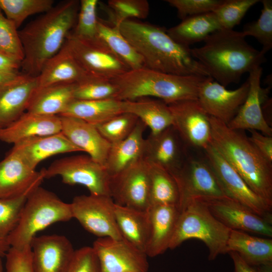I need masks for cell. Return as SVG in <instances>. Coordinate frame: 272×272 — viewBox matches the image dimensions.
I'll use <instances>...</instances> for the list:
<instances>
[{
  "label": "cell",
  "instance_id": "obj_36",
  "mask_svg": "<svg viewBox=\"0 0 272 272\" xmlns=\"http://www.w3.org/2000/svg\"><path fill=\"white\" fill-rule=\"evenodd\" d=\"M148 163L150 207L160 205H173L178 208L179 191L172 175L163 168Z\"/></svg>",
  "mask_w": 272,
  "mask_h": 272
},
{
  "label": "cell",
  "instance_id": "obj_43",
  "mask_svg": "<svg viewBox=\"0 0 272 272\" xmlns=\"http://www.w3.org/2000/svg\"><path fill=\"white\" fill-rule=\"evenodd\" d=\"M117 95V88L111 81L94 77L77 84L74 92L77 100L116 99Z\"/></svg>",
  "mask_w": 272,
  "mask_h": 272
},
{
  "label": "cell",
  "instance_id": "obj_53",
  "mask_svg": "<svg viewBox=\"0 0 272 272\" xmlns=\"http://www.w3.org/2000/svg\"><path fill=\"white\" fill-rule=\"evenodd\" d=\"M254 267L257 272H272V262L261 264Z\"/></svg>",
  "mask_w": 272,
  "mask_h": 272
},
{
  "label": "cell",
  "instance_id": "obj_22",
  "mask_svg": "<svg viewBox=\"0 0 272 272\" xmlns=\"http://www.w3.org/2000/svg\"><path fill=\"white\" fill-rule=\"evenodd\" d=\"M59 116L61 132L82 152L87 153L95 161L104 166L111 144L96 126L76 117Z\"/></svg>",
  "mask_w": 272,
  "mask_h": 272
},
{
  "label": "cell",
  "instance_id": "obj_1",
  "mask_svg": "<svg viewBox=\"0 0 272 272\" xmlns=\"http://www.w3.org/2000/svg\"><path fill=\"white\" fill-rule=\"evenodd\" d=\"M114 26L141 55L146 67L177 75L210 77L192 56L191 48L175 42L164 28L132 19Z\"/></svg>",
  "mask_w": 272,
  "mask_h": 272
},
{
  "label": "cell",
  "instance_id": "obj_50",
  "mask_svg": "<svg viewBox=\"0 0 272 272\" xmlns=\"http://www.w3.org/2000/svg\"><path fill=\"white\" fill-rule=\"evenodd\" d=\"M21 65V61L0 52V72L19 73Z\"/></svg>",
  "mask_w": 272,
  "mask_h": 272
},
{
  "label": "cell",
  "instance_id": "obj_46",
  "mask_svg": "<svg viewBox=\"0 0 272 272\" xmlns=\"http://www.w3.org/2000/svg\"><path fill=\"white\" fill-rule=\"evenodd\" d=\"M171 6L175 8L178 17L184 18L213 12L223 0H166Z\"/></svg>",
  "mask_w": 272,
  "mask_h": 272
},
{
  "label": "cell",
  "instance_id": "obj_6",
  "mask_svg": "<svg viewBox=\"0 0 272 272\" xmlns=\"http://www.w3.org/2000/svg\"><path fill=\"white\" fill-rule=\"evenodd\" d=\"M73 218L71 203L40 186L28 195L20 212L17 224L9 238L11 247L30 246L36 234L51 225Z\"/></svg>",
  "mask_w": 272,
  "mask_h": 272
},
{
  "label": "cell",
  "instance_id": "obj_23",
  "mask_svg": "<svg viewBox=\"0 0 272 272\" xmlns=\"http://www.w3.org/2000/svg\"><path fill=\"white\" fill-rule=\"evenodd\" d=\"M31 169L36 170L42 161L57 154L82 152L61 132L21 140L11 150Z\"/></svg>",
  "mask_w": 272,
  "mask_h": 272
},
{
  "label": "cell",
  "instance_id": "obj_15",
  "mask_svg": "<svg viewBox=\"0 0 272 272\" xmlns=\"http://www.w3.org/2000/svg\"><path fill=\"white\" fill-rule=\"evenodd\" d=\"M101 272H148L146 254L124 239L98 238L93 246Z\"/></svg>",
  "mask_w": 272,
  "mask_h": 272
},
{
  "label": "cell",
  "instance_id": "obj_56",
  "mask_svg": "<svg viewBox=\"0 0 272 272\" xmlns=\"http://www.w3.org/2000/svg\"><path fill=\"white\" fill-rule=\"evenodd\" d=\"M1 129V128H0Z\"/></svg>",
  "mask_w": 272,
  "mask_h": 272
},
{
  "label": "cell",
  "instance_id": "obj_30",
  "mask_svg": "<svg viewBox=\"0 0 272 272\" xmlns=\"http://www.w3.org/2000/svg\"><path fill=\"white\" fill-rule=\"evenodd\" d=\"M114 214L122 238L146 253L150 233L148 211H140L115 203Z\"/></svg>",
  "mask_w": 272,
  "mask_h": 272
},
{
  "label": "cell",
  "instance_id": "obj_10",
  "mask_svg": "<svg viewBox=\"0 0 272 272\" xmlns=\"http://www.w3.org/2000/svg\"><path fill=\"white\" fill-rule=\"evenodd\" d=\"M65 44L83 68L92 76L111 81L130 70L99 37L84 39L70 32Z\"/></svg>",
  "mask_w": 272,
  "mask_h": 272
},
{
  "label": "cell",
  "instance_id": "obj_14",
  "mask_svg": "<svg viewBox=\"0 0 272 272\" xmlns=\"http://www.w3.org/2000/svg\"><path fill=\"white\" fill-rule=\"evenodd\" d=\"M172 126L188 148L203 151L212 143L210 116L197 99L168 104Z\"/></svg>",
  "mask_w": 272,
  "mask_h": 272
},
{
  "label": "cell",
  "instance_id": "obj_24",
  "mask_svg": "<svg viewBox=\"0 0 272 272\" xmlns=\"http://www.w3.org/2000/svg\"><path fill=\"white\" fill-rule=\"evenodd\" d=\"M37 88L36 77L22 73L0 92V128L9 126L27 112Z\"/></svg>",
  "mask_w": 272,
  "mask_h": 272
},
{
  "label": "cell",
  "instance_id": "obj_42",
  "mask_svg": "<svg viewBox=\"0 0 272 272\" xmlns=\"http://www.w3.org/2000/svg\"><path fill=\"white\" fill-rule=\"evenodd\" d=\"M259 0H223L213 12L222 29L232 30L239 24L247 12Z\"/></svg>",
  "mask_w": 272,
  "mask_h": 272
},
{
  "label": "cell",
  "instance_id": "obj_40",
  "mask_svg": "<svg viewBox=\"0 0 272 272\" xmlns=\"http://www.w3.org/2000/svg\"><path fill=\"white\" fill-rule=\"evenodd\" d=\"M139 120L132 114L123 112L95 126L102 137L113 144L126 138L134 129Z\"/></svg>",
  "mask_w": 272,
  "mask_h": 272
},
{
  "label": "cell",
  "instance_id": "obj_21",
  "mask_svg": "<svg viewBox=\"0 0 272 272\" xmlns=\"http://www.w3.org/2000/svg\"><path fill=\"white\" fill-rule=\"evenodd\" d=\"M262 74L261 66L249 73V88L247 98L237 115L227 125L235 130H255L262 134L272 137V128L266 122L262 111V88L260 79Z\"/></svg>",
  "mask_w": 272,
  "mask_h": 272
},
{
  "label": "cell",
  "instance_id": "obj_29",
  "mask_svg": "<svg viewBox=\"0 0 272 272\" xmlns=\"http://www.w3.org/2000/svg\"><path fill=\"white\" fill-rule=\"evenodd\" d=\"M123 112L132 114L150 128L151 133H158L172 126L173 117L168 105L151 97L121 101Z\"/></svg>",
  "mask_w": 272,
  "mask_h": 272
},
{
  "label": "cell",
  "instance_id": "obj_16",
  "mask_svg": "<svg viewBox=\"0 0 272 272\" xmlns=\"http://www.w3.org/2000/svg\"><path fill=\"white\" fill-rule=\"evenodd\" d=\"M200 200L230 230L272 237V221L258 215L246 206L229 197Z\"/></svg>",
  "mask_w": 272,
  "mask_h": 272
},
{
  "label": "cell",
  "instance_id": "obj_19",
  "mask_svg": "<svg viewBox=\"0 0 272 272\" xmlns=\"http://www.w3.org/2000/svg\"><path fill=\"white\" fill-rule=\"evenodd\" d=\"M34 272H67L74 250L64 236H35L30 244Z\"/></svg>",
  "mask_w": 272,
  "mask_h": 272
},
{
  "label": "cell",
  "instance_id": "obj_38",
  "mask_svg": "<svg viewBox=\"0 0 272 272\" xmlns=\"http://www.w3.org/2000/svg\"><path fill=\"white\" fill-rule=\"evenodd\" d=\"M52 0H0V9L18 29L29 16L51 10Z\"/></svg>",
  "mask_w": 272,
  "mask_h": 272
},
{
  "label": "cell",
  "instance_id": "obj_52",
  "mask_svg": "<svg viewBox=\"0 0 272 272\" xmlns=\"http://www.w3.org/2000/svg\"><path fill=\"white\" fill-rule=\"evenodd\" d=\"M22 74L0 72V92L8 85L16 80Z\"/></svg>",
  "mask_w": 272,
  "mask_h": 272
},
{
  "label": "cell",
  "instance_id": "obj_51",
  "mask_svg": "<svg viewBox=\"0 0 272 272\" xmlns=\"http://www.w3.org/2000/svg\"><path fill=\"white\" fill-rule=\"evenodd\" d=\"M228 253L234 264V272H257L253 266L246 263L237 253L229 252Z\"/></svg>",
  "mask_w": 272,
  "mask_h": 272
},
{
  "label": "cell",
  "instance_id": "obj_5",
  "mask_svg": "<svg viewBox=\"0 0 272 272\" xmlns=\"http://www.w3.org/2000/svg\"><path fill=\"white\" fill-rule=\"evenodd\" d=\"M210 78L200 75L167 74L144 67L129 70L111 82L117 88V100L151 97L169 104L197 99L201 87Z\"/></svg>",
  "mask_w": 272,
  "mask_h": 272
},
{
  "label": "cell",
  "instance_id": "obj_44",
  "mask_svg": "<svg viewBox=\"0 0 272 272\" xmlns=\"http://www.w3.org/2000/svg\"><path fill=\"white\" fill-rule=\"evenodd\" d=\"M97 0H81L77 20L73 31L71 33L77 37L92 40L98 37L97 7Z\"/></svg>",
  "mask_w": 272,
  "mask_h": 272
},
{
  "label": "cell",
  "instance_id": "obj_54",
  "mask_svg": "<svg viewBox=\"0 0 272 272\" xmlns=\"http://www.w3.org/2000/svg\"><path fill=\"white\" fill-rule=\"evenodd\" d=\"M2 256L0 255V272H3V267L2 261Z\"/></svg>",
  "mask_w": 272,
  "mask_h": 272
},
{
  "label": "cell",
  "instance_id": "obj_25",
  "mask_svg": "<svg viewBox=\"0 0 272 272\" xmlns=\"http://www.w3.org/2000/svg\"><path fill=\"white\" fill-rule=\"evenodd\" d=\"M93 77L83 68L64 43L60 51L46 62L36 77V90L58 84H78Z\"/></svg>",
  "mask_w": 272,
  "mask_h": 272
},
{
  "label": "cell",
  "instance_id": "obj_37",
  "mask_svg": "<svg viewBox=\"0 0 272 272\" xmlns=\"http://www.w3.org/2000/svg\"><path fill=\"white\" fill-rule=\"evenodd\" d=\"M32 191L17 197L0 199V255L2 257L5 256L11 247L10 236L17 224L25 202Z\"/></svg>",
  "mask_w": 272,
  "mask_h": 272
},
{
  "label": "cell",
  "instance_id": "obj_27",
  "mask_svg": "<svg viewBox=\"0 0 272 272\" xmlns=\"http://www.w3.org/2000/svg\"><path fill=\"white\" fill-rule=\"evenodd\" d=\"M61 123L59 115H45L25 112L9 126L0 129V140L15 144L31 137L60 132Z\"/></svg>",
  "mask_w": 272,
  "mask_h": 272
},
{
  "label": "cell",
  "instance_id": "obj_34",
  "mask_svg": "<svg viewBox=\"0 0 272 272\" xmlns=\"http://www.w3.org/2000/svg\"><path fill=\"white\" fill-rule=\"evenodd\" d=\"M121 113V100L74 99L59 116L76 117L96 125Z\"/></svg>",
  "mask_w": 272,
  "mask_h": 272
},
{
  "label": "cell",
  "instance_id": "obj_2",
  "mask_svg": "<svg viewBox=\"0 0 272 272\" xmlns=\"http://www.w3.org/2000/svg\"><path fill=\"white\" fill-rule=\"evenodd\" d=\"M202 46L190 49L192 56L215 81L226 87L261 66L265 54L250 45L241 32L221 29L210 34Z\"/></svg>",
  "mask_w": 272,
  "mask_h": 272
},
{
  "label": "cell",
  "instance_id": "obj_31",
  "mask_svg": "<svg viewBox=\"0 0 272 272\" xmlns=\"http://www.w3.org/2000/svg\"><path fill=\"white\" fill-rule=\"evenodd\" d=\"M229 252L237 253L246 263L253 267L272 262V239L230 230L226 253Z\"/></svg>",
  "mask_w": 272,
  "mask_h": 272
},
{
  "label": "cell",
  "instance_id": "obj_9",
  "mask_svg": "<svg viewBox=\"0 0 272 272\" xmlns=\"http://www.w3.org/2000/svg\"><path fill=\"white\" fill-rule=\"evenodd\" d=\"M43 170L45 179L59 176L65 184L85 186L90 194L110 196L109 174L104 165L88 155L57 159Z\"/></svg>",
  "mask_w": 272,
  "mask_h": 272
},
{
  "label": "cell",
  "instance_id": "obj_17",
  "mask_svg": "<svg viewBox=\"0 0 272 272\" xmlns=\"http://www.w3.org/2000/svg\"><path fill=\"white\" fill-rule=\"evenodd\" d=\"M249 88L248 79L230 90L210 77L201 87L197 100L210 116L228 125L245 101Z\"/></svg>",
  "mask_w": 272,
  "mask_h": 272
},
{
  "label": "cell",
  "instance_id": "obj_35",
  "mask_svg": "<svg viewBox=\"0 0 272 272\" xmlns=\"http://www.w3.org/2000/svg\"><path fill=\"white\" fill-rule=\"evenodd\" d=\"M97 32L98 37L130 70L145 67L142 57L123 36L117 27L98 18Z\"/></svg>",
  "mask_w": 272,
  "mask_h": 272
},
{
  "label": "cell",
  "instance_id": "obj_49",
  "mask_svg": "<svg viewBox=\"0 0 272 272\" xmlns=\"http://www.w3.org/2000/svg\"><path fill=\"white\" fill-rule=\"evenodd\" d=\"M249 131L251 133L250 137H248L250 141L266 159L272 162V137L265 135L255 130Z\"/></svg>",
  "mask_w": 272,
  "mask_h": 272
},
{
  "label": "cell",
  "instance_id": "obj_45",
  "mask_svg": "<svg viewBox=\"0 0 272 272\" xmlns=\"http://www.w3.org/2000/svg\"><path fill=\"white\" fill-rule=\"evenodd\" d=\"M0 52L22 62L24 54L19 35L14 24L0 9Z\"/></svg>",
  "mask_w": 272,
  "mask_h": 272
},
{
  "label": "cell",
  "instance_id": "obj_33",
  "mask_svg": "<svg viewBox=\"0 0 272 272\" xmlns=\"http://www.w3.org/2000/svg\"><path fill=\"white\" fill-rule=\"evenodd\" d=\"M222 29L213 12L186 17L169 29L168 34L177 43L188 48L204 41L211 33Z\"/></svg>",
  "mask_w": 272,
  "mask_h": 272
},
{
  "label": "cell",
  "instance_id": "obj_8",
  "mask_svg": "<svg viewBox=\"0 0 272 272\" xmlns=\"http://www.w3.org/2000/svg\"><path fill=\"white\" fill-rule=\"evenodd\" d=\"M172 175L178 188L180 212L194 200L228 197L203 154L188 153L180 168Z\"/></svg>",
  "mask_w": 272,
  "mask_h": 272
},
{
  "label": "cell",
  "instance_id": "obj_13",
  "mask_svg": "<svg viewBox=\"0 0 272 272\" xmlns=\"http://www.w3.org/2000/svg\"><path fill=\"white\" fill-rule=\"evenodd\" d=\"M202 153L228 197L272 221V207L249 187L236 170L211 144L202 151Z\"/></svg>",
  "mask_w": 272,
  "mask_h": 272
},
{
  "label": "cell",
  "instance_id": "obj_20",
  "mask_svg": "<svg viewBox=\"0 0 272 272\" xmlns=\"http://www.w3.org/2000/svg\"><path fill=\"white\" fill-rule=\"evenodd\" d=\"M43 169L37 171L27 165L14 152L0 162V199L20 196L40 186Z\"/></svg>",
  "mask_w": 272,
  "mask_h": 272
},
{
  "label": "cell",
  "instance_id": "obj_47",
  "mask_svg": "<svg viewBox=\"0 0 272 272\" xmlns=\"http://www.w3.org/2000/svg\"><path fill=\"white\" fill-rule=\"evenodd\" d=\"M67 272H101L97 256L92 247L75 250Z\"/></svg>",
  "mask_w": 272,
  "mask_h": 272
},
{
  "label": "cell",
  "instance_id": "obj_39",
  "mask_svg": "<svg viewBox=\"0 0 272 272\" xmlns=\"http://www.w3.org/2000/svg\"><path fill=\"white\" fill-rule=\"evenodd\" d=\"M262 8L257 20L245 25L241 31L244 37L252 36L262 45L264 54L272 47V1L262 0Z\"/></svg>",
  "mask_w": 272,
  "mask_h": 272
},
{
  "label": "cell",
  "instance_id": "obj_3",
  "mask_svg": "<svg viewBox=\"0 0 272 272\" xmlns=\"http://www.w3.org/2000/svg\"><path fill=\"white\" fill-rule=\"evenodd\" d=\"M79 8L78 1H62L19 31L24 54L22 74L37 77L60 51L76 25Z\"/></svg>",
  "mask_w": 272,
  "mask_h": 272
},
{
  "label": "cell",
  "instance_id": "obj_4",
  "mask_svg": "<svg viewBox=\"0 0 272 272\" xmlns=\"http://www.w3.org/2000/svg\"><path fill=\"white\" fill-rule=\"evenodd\" d=\"M212 145L249 187L272 207V162L259 152L243 130L230 128L210 116Z\"/></svg>",
  "mask_w": 272,
  "mask_h": 272
},
{
  "label": "cell",
  "instance_id": "obj_11",
  "mask_svg": "<svg viewBox=\"0 0 272 272\" xmlns=\"http://www.w3.org/2000/svg\"><path fill=\"white\" fill-rule=\"evenodd\" d=\"M71 203L73 218L98 238L123 239L118 228L112 198L108 195H78Z\"/></svg>",
  "mask_w": 272,
  "mask_h": 272
},
{
  "label": "cell",
  "instance_id": "obj_18",
  "mask_svg": "<svg viewBox=\"0 0 272 272\" xmlns=\"http://www.w3.org/2000/svg\"><path fill=\"white\" fill-rule=\"evenodd\" d=\"M188 149L175 129L171 126L158 133H150L145 139L143 158L172 175L185 160Z\"/></svg>",
  "mask_w": 272,
  "mask_h": 272
},
{
  "label": "cell",
  "instance_id": "obj_26",
  "mask_svg": "<svg viewBox=\"0 0 272 272\" xmlns=\"http://www.w3.org/2000/svg\"><path fill=\"white\" fill-rule=\"evenodd\" d=\"M150 233L146 250L153 257L164 253L169 248L180 212L177 206H152L148 210Z\"/></svg>",
  "mask_w": 272,
  "mask_h": 272
},
{
  "label": "cell",
  "instance_id": "obj_55",
  "mask_svg": "<svg viewBox=\"0 0 272 272\" xmlns=\"http://www.w3.org/2000/svg\"></svg>",
  "mask_w": 272,
  "mask_h": 272
},
{
  "label": "cell",
  "instance_id": "obj_48",
  "mask_svg": "<svg viewBox=\"0 0 272 272\" xmlns=\"http://www.w3.org/2000/svg\"><path fill=\"white\" fill-rule=\"evenodd\" d=\"M5 256L6 272H34L30 246L21 249L11 247Z\"/></svg>",
  "mask_w": 272,
  "mask_h": 272
},
{
  "label": "cell",
  "instance_id": "obj_7",
  "mask_svg": "<svg viewBox=\"0 0 272 272\" xmlns=\"http://www.w3.org/2000/svg\"><path fill=\"white\" fill-rule=\"evenodd\" d=\"M230 232L202 200H194L180 212L169 249H174L188 239H199L208 248L209 260H213L226 253Z\"/></svg>",
  "mask_w": 272,
  "mask_h": 272
},
{
  "label": "cell",
  "instance_id": "obj_28",
  "mask_svg": "<svg viewBox=\"0 0 272 272\" xmlns=\"http://www.w3.org/2000/svg\"><path fill=\"white\" fill-rule=\"evenodd\" d=\"M147 126L140 119L131 133L125 139L111 144L104 164L110 176L125 169L143 158Z\"/></svg>",
  "mask_w": 272,
  "mask_h": 272
},
{
  "label": "cell",
  "instance_id": "obj_32",
  "mask_svg": "<svg viewBox=\"0 0 272 272\" xmlns=\"http://www.w3.org/2000/svg\"><path fill=\"white\" fill-rule=\"evenodd\" d=\"M77 84H58L36 90L27 112L45 115H60L75 99Z\"/></svg>",
  "mask_w": 272,
  "mask_h": 272
},
{
  "label": "cell",
  "instance_id": "obj_41",
  "mask_svg": "<svg viewBox=\"0 0 272 272\" xmlns=\"http://www.w3.org/2000/svg\"><path fill=\"white\" fill-rule=\"evenodd\" d=\"M108 12L111 25H117L132 18L144 19L149 13V4L146 0H109Z\"/></svg>",
  "mask_w": 272,
  "mask_h": 272
},
{
  "label": "cell",
  "instance_id": "obj_12",
  "mask_svg": "<svg viewBox=\"0 0 272 272\" xmlns=\"http://www.w3.org/2000/svg\"><path fill=\"white\" fill-rule=\"evenodd\" d=\"M109 194L118 205L148 211L150 202L149 163L141 158L110 176Z\"/></svg>",
  "mask_w": 272,
  "mask_h": 272
}]
</instances>
